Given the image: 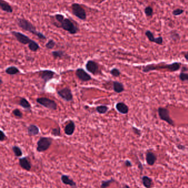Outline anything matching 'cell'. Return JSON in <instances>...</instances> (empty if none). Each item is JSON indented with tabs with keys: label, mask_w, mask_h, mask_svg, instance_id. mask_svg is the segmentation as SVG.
Returning <instances> with one entry per match:
<instances>
[{
	"label": "cell",
	"mask_w": 188,
	"mask_h": 188,
	"mask_svg": "<svg viewBox=\"0 0 188 188\" xmlns=\"http://www.w3.org/2000/svg\"><path fill=\"white\" fill-rule=\"evenodd\" d=\"M76 125L73 121L70 120L68 124H67L64 129L65 133L68 136H71L73 134L75 130Z\"/></svg>",
	"instance_id": "9a60e30c"
},
{
	"label": "cell",
	"mask_w": 188,
	"mask_h": 188,
	"mask_svg": "<svg viewBox=\"0 0 188 188\" xmlns=\"http://www.w3.org/2000/svg\"><path fill=\"white\" fill-rule=\"evenodd\" d=\"M28 48L33 52H36L38 50L40 49V48L39 44L36 42L35 41L32 40V41L28 45Z\"/></svg>",
	"instance_id": "d4e9b609"
},
{
	"label": "cell",
	"mask_w": 188,
	"mask_h": 188,
	"mask_svg": "<svg viewBox=\"0 0 188 188\" xmlns=\"http://www.w3.org/2000/svg\"><path fill=\"white\" fill-rule=\"evenodd\" d=\"M170 37L173 41H176L180 40V36L179 34L176 30H172L170 32Z\"/></svg>",
	"instance_id": "f546056e"
},
{
	"label": "cell",
	"mask_w": 188,
	"mask_h": 188,
	"mask_svg": "<svg viewBox=\"0 0 188 188\" xmlns=\"http://www.w3.org/2000/svg\"><path fill=\"white\" fill-rule=\"evenodd\" d=\"M125 165L127 167H131L132 166V164L130 161L126 160L125 162Z\"/></svg>",
	"instance_id": "60d3db41"
},
{
	"label": "cell",
	"mask_w": 188,
	"mask_h": 188,
	"mask_svg": "<svg viewBox=\"0 0 188 188\" xmlns=\"http://www.w3.org/2000/svg\"><path fill=\"white\" fill-rule=\"evenodd\" d=\"M12 151L15 154V156L17 157H20L23 155V152L21 150V148L18 146H12Z\"/></svg>",
	"instance_id": "4316f807"
},
{
	"label": "cell",
	"mask_w": 188,
	"mask_h": 188,
	"mask_svg": "<svg viewBox=\"0 0 188 188\" xmlns=\"http://www.w3.org/2000/svg\"><path fill=\"white\" fill-rule=\"evenodd\" d=\"M18 104L21 107H22L23 108H24L25 109L27 110H30V109L32 108V106L30 104V103L29 102L28 100L26 99H25L24 97H22L20 98V101L18 102Z\"/></svg>",
	"instance_id": "44dd1931"
},
{
	"label": "cell",
	"mask_w": 188,
	"mask_h": 188,
	"mask_svg": "<svg viewBox=\"0 0 188 188\" xmlns=\"http://www.w3.org/2000/svg\"><path fill=\"white\" fill-rule=\"evenodd\" d=\"M144 13L147 18H151L153 16V8L148 6L144 8Z\"/></svg>",
	"instance_id": "83f0119b"
},
{
	"label": "cell",
	"mask_w": 188,
	"mask_h": 188,
	"mask_svg": "<svg viewBox=\"0 0 188 188\" xmlns=\"http://www.w3.org/2000/svg\"><path fill=\"white\" fill-rule=\"evenodd\" d=\"M52 56L53 57L56 59V58H62L66 56V53L64 51L62 50H58V51H54L52 52Z\"/></svg>",
	"instance_id": "cb8c5ba5"
},
{
	"label": "cell",
	"mask_w": 188,
	"mask_h": 188,
	"mask_svg": "<svg viewBox=\"0 0 188 188\" xmlns=\"http://www.w3.org/2000/svg\"><path fill=\"white\" fill-rule=\"evenodd\" d=\"M181 66L180 62H174L172 64H165V65H155L150 64L145 66L143 68L142 71L144 73H148L152 71L158 70V69H167L170 72H176L178 71Z\"/></svg>",
	"instance_id": "7a4b0ae2"
},
{
	"label": "cell",
	"mask_w": 188,
	"mask_h": 188,
	"mask_svg": "<svg viewBox=\"0 0 188 188\" xmlns=\"http://www.w3.org/2000/svg\"><path fill=\"white\" fill-rule=\"evenodd\" d=\"M158 113L161 120H163L169 125L174 126V121L169 115V111L167 108L159 107L158 109Z\"/></svg>",
	"instance_id": "52a82bcc"
},
{
	"label": "cell",
	"mask_w": 188,
	"mask_h": 188,
	"mask_svg": "<svg viewBox=\"0 0 188 188\" xmlns=\"http://www.w3.org/2000/svg\"><path fill=\"white\" fill-rule=\"evenodd\" d=\"M184 10L181 8H176L172 11V14L174 16H179L184 13Z\"/></svg>",
	"instance_id": "d6a6232c"
},
{
	"label": "cell",
	"mask_w": 188,
	"mask_h": 188,
	"mask_svg": "<svg viewBox=\"0 0 188 188\" xmlns=\"http://www.w3.org/2000/svg\"><path fill=\"white\" fill-rule=\"evenodd\" d=\"M116 109L121 114L126 115L129 111L128 107L123 102H119L115 104Z\"/></svg>",
	"instance_id": "5bb4252c"
},
{
	"label": "cell",
	"mask_w": 188,
	"mask_h": 188,
	"mask_svg": "<svg viewBox=\"0 0 188 188\" xmlns=\"http://www.w3.org/2000/svg\"><path fill=\"white\" fill-rule=\"evenodd\" d=\"M76 76L83 82H87L92 80V77L83 68H78L75 72Z\"/></svg>",
	"instance_id": "8fae6325"
},
{
	"label": "cell",
	"mask_w": 188,
	"mask_h": 188,
	"mask_svg": "<svg viewBox=\"0 0 188 188\" xmlns=\"http://www.w3.org/2000/svg\"><path fill=\"white\" fill-rule=\"evenodd\" d=\"M7 136L6 135L4 134V133L3 132V130H1V136H0V141L1 142H3L4 140L7 139Z\"/></svg>",
	"instance_id": "f35d334b"
},
{
	"label": "cell",
	"mask_w": 188,
	"mask_h": 188,
	"mask_svg": "<svg viewBox=\"0 0 188 188\" xmlns=\"http://www.w3.org/2000/svg\"><path fill=\"white\" fill-rule=\"evenodd\" d=\"M52 143V139L50 137H40L37 142L36 151L39 152H43L47 151L50 148Z\"/></svg>",
	"instance_id": "277c9868"
},
{
	"label": "cell",
	"mask_w": 188,
	"mask_h": 188,
	"mask_svg": "<svg viewBox=\"0 0 188 188\" xmlns=\"http://www.w3.org/2000/svg\"><path fill=\"white\" fill-rule=\"evenodd\" d=\"M146 160L147 164L150 166H152L155 164L157 160V157L155 154L152 152H148L146 155Z\"/></svg>",
	"instance_id": "ffe728a7"
},
{
	"label": "cell",
	"mask_w": 188,
	"mask_h": 188,
	"mask_svg": "<svg viewBox=\"0 0 188 188\" xmlns=\"http://www.w3.org/2000/svg\"><path fill=\"white\" fill-rule=\"evenodd\" d=\"M110 73L112 76L114 77H119L121 75V72L118 68H114L110 70Z\"/></svg>",
	"instance_id": "836d02e7"
},
{
	"label": "cell",
	"mask_w": 188,
	"mask_h": 188,
	"mask_svg": "<svg viewBox=\"0 0 188 188\" xmlns=\"http://www.w3.org/2000/svg\"><path fill=\"white\" fill-rule=\"evenodd\" d=\"M108 110H109V107L107 106H105V105H100V106H97L96 107L97 112L100 115H103L106 113L108 112Z\"/></svg>",
	"instance_id": "484cf974"
},
{
	"label": "cell",
	"mask_w": 188,
	"mask_h": 188,
	"mask_svg": "<svg viewBox=\"0 0 188 188\" xmlns=\"http://www.w3.org/2000/svg\"><path fill=\"white\" fill-rule=\"evenodd\" d=\"M115 182V180L114 179H110L108 180H102L101 182L100 188H107L110 185V184Z\"/></svg>",
	"instance_id": "f1b7e54d"
},
{
	"label": "cell",
	"mask_w": 188,
	"mask_h": 188,
	"mask_svg": "<svg viewBox=\"0 0 188 188\" xmlns=\"http://www.w3.org/2000/svg\"><path fill=\"white\" fill-rule=\"evenodd\" d=\"M122 188H130V187L128 185H126V184H124Z\"/></svg>",
	"instance_id": "ee69618b"
},
{
	"label": "cell",
	"mask_w": 188,
	"mask_h": 188,
	"mask_svg": "<svg viewBox=\"0 0 188 188\" xmlns=\"http://www.w3.org/2000/svg\"><path fill=\"white\" fill-rule=\"evenodd\" d=\"M184 57L186 59V60L188 62V51L186 52L185 53H184Z\"/></svg>",
	"instance_id": "7bdbcfd3"
},
{
	"label": "cell",
	"mask_w": 188,
	"mask_h": 188,
	"mask_svg": "<svg viewBox=\"0 0 188 188\" xmlns=\"http://www.w3.org/2000/svg\"><path fill=\"white\" fill-rule=\"evenodd\" d=\"M177 148L179 150H184L185 148V146L183 145H177Z\"/></svg>",
	"instance_id": "b9f144b4"
},
{
	"label": "cell",
	"mask_w": 188,
	"mask_h": 188,
	"mask_svg": "<svg viewBox=\"0 0 188 188\" xmlns=\"http://www.w3.org/2000/svg\"><path fill=\"white\" fill-rule=\"evenodd\" d=\"M55 27L61 28L71 35H75L79 32V28L76 23L68 18L65 17L63 20H61L59 23L56 24Z\"/></svg>",
	"instance_id": "3957f363"
},
{
	"label": "cell",
	"mask_w": 188,
	"mask_h": 188,
	"mask_svg": "<svg viewBox=\"0 0 188 188\" xmlns=\"http://www.w3.org/2000/svg\"><path fill=\"white\" fill-rule=\"evenodd\" d=\"M113 89L114 92L119 94L123 92L125 90L124 85L121 83L117 81H114L113 83Z\"/></svg>",
	"instance_id": "d6986e66"
},
{
	"label": "cell",
	"mask_w": 188,
	"mask_h": 188,
	"mask_svg": "<svg viewBox=\"0 0 188 188\" xmlns=\"http://www.w3.org/2000/svg\"><path fill=\"white\" fill-rule=\"evenodd\" d=\"M155 43L156 44L159 45H162L163 44V39L162 36L157 37L155 39Z\"/></svg>",
	"instance_id": "74e56055"
},
{
	"label": "cell",
	"mask_w": 188,
	"mask_h": 188,
	"mask_svg": "<svg viewBox=\"0 0 188 188\" xmlns=\"http://www.w3.org/2000/svg\"><path fill=\"white\" fill-rule=\"evenodd\" d=\"M71 11L72 14L81 20H86L87 13L84 8L82 5L78 3H73L71 5Z\"/></svg>",
	"instance_id": "5b68a950"
},
{
	"label": "cell",
	"mask_w": 188,
	"mask_h": 188,
	"mask_svg": "<svg viewBox=\"0 0 188 188\" xmlns=\"http://www.w3.org/2000/svg\"><path fill=\"white\" fill-rule=\"evenodd\" d=\"M5 72L8 75L13 76L20 73V71L18 68L15 66H9L6 69Z\"/></svg>",
	"instance_id": "7402d4cb"
},
{
	"label": "cell",
	"mask_w": 188,
	"mask_h": 188,
	"mask_svg": "<svg viewBox=\"0 0 188 188\" xmlns=\"http://www.w3.org/2000/svg\"><path fill=\"white\" fill-rule=\"evenodd\" d=\"M145 35L147 37V39L150 42H155L156 37H155V36L151 31H150V30H146L145 32Z\"/></svg>",
	"instance_id": "4dcf8cb0"
},
{
	"label": "cell",
	"mask_w": 188,
	"mask_h": 188,
	"mask_svg": "<svg viewBox=\"0 0 188 188\" xmlns=\"http://www.w3.org/2000/svg\"><path fill=\"white\" fill-rule=\"evenodd\" d=\"M86 68L88 72L93 75H96L99 69L98 64L95 61L89 60L86 64Z\"/></svg>",
	"instance_id": "7c38bea8"
},
{
	"label": "cell",
	"mask_w": 188,
	"mask_h": 188,
	"mask_svg": "<svg viewBox=\"0 0 188 188\" xmlns=\"http://www.w3.org/2000/svg\"><path fill=\"white\" fill-rule=\"evenodd\" d=\"M16 23L18 26L24 31L28 32L37 36L40 40H46V37L42 32H38L33 24L28 19L23 18H17Z\"/></svg>",
	"instance_id": "6da1fadb"
},
{
	"label": "cell",
	"mask_w": 188,
	"mask_h": 188,
	"mask_svg": "<svg viewBox=\"0 0 188 188\" xmlns=\"http://www.w3.org/2000/svg\"><path fill=\"white\" fill-rule=\"evenodd\" d=\"M179 78L180 80H181L182 81H188V73L181 72L179 76Z\"/></svg>",
	"instance_id": "8d00e7d4"
},
{
	"label": "cell",
	"mask_w": 188,
	"mask_h": 188,
	"mask_svg": "<svg viewBox=\"0 0 188 188\" xmlns=\"http://www.w3.org/2000/svg\"><path fill=\"white\" fill-rule=\"evenodd\" d=\"M61 182L65 185H69L72 188H77L76 182L72 180V179H71L68 175H65V174L62 175L61 177Z\"/></svg>",
	"instance_id": "2e32d148"
},
{
	"label": "cell",
	"mask_w": 188,
	"mask_h": 188,
	"mask_svg": "<svg viewBox=\"0 0 188 188\" xmlns=\"http://www.w3.org/2000/svg\"></svg>",
	"instance_id": "f6af8a7d"
},
{
	"label": "cell",
	"mask_w": 188,
	"mask_h": 188,
	"mask_svg": "<svg viewBox=\"0 0 188 188\" xmlns=\"http://www.w3.org/2000/svg\"><path fill=\"white\" fill-rule=\"evenodd\" d=\"M56 75V73L52 70H43L39 72V76L40 78L43 80L44 85L46 84L50 80L53 79L55 76Z\"/></svg>",
	"instance_id": "ba28073f"
},
{
	"label": "cell",
	"mask_w": 188,
	"mask_h": 188,
	"mask_svg": "<svg viewBox=\"0 0 188 188\" xmlns=\"http://www.w3.org/2000/svg\"><path fill=\"white\" fill-rule=\"evenodd\" d=\"M36 101L37 103L44 107L51 110H56L57 108L56 102L47 97H38L36 99Z\"/></svg>",
	"instance_id": "8992f818"
},
{
	"label": "cell",
	"mask_w": 188,
	"mask_h": 188,
	"mask_svg": "<svg viewBox=\"0 0 188 188\" xmlns=\"http://www.w3.org/2000/svg\"><path fill=\"white\" fill-rule=\"evenodd\" d=\"M57 95L63 100L70 102L73 100V95L71 90L68 88H64L57 91Z\"/></svg>",
	"instance_id": "30bf717a"
},
{
	"label": "cell",
	"mask_w": 188,
	"mask_h": 188,
	"mask_svg": "<svg viewBox=\"0 0 188 188\" xmlns=\"http://www.w3.org/2000/svg\"><path fill=\"white\" fill-rule=\"evenodd\" d=\"M12 113H13V115L15 116L17 118H18V119H21L23 117V113L20 112V110L19 109H18V108L15 109L12 111Z\"/></svg>",
	"instance_id": "e575fe53"
},
{
	"label": "cell",
	"mask_w": 188,
	"mask_h": 188,
	"mask_svg": "<svg viewBox=\"0 0 188 188\" xmlns=\"http://www.w3.org/2000/svg\"><path fill=\"white\" fill-rule=\"evenodd\" d=\"M11 34L13 36H15L16 40L22 44L29 45L32 41L33 40L30 39L28 36L22 32L12 31L11 32Z\"/></svg>",
	"instance_id": "9c48e42d"
},
{
	"label": "cell",
	"mask_w": 188,
	"mask_h": 188,
	"mask_svg": "<svg viewBox=\"0 0 188 188\" xmlns=\"http://www.w3.org/2000/svg\"><path fill=\"white\" fill-rule=\"evenodd\" d=\"M142 184L144 185V187L146 188H151L153 185L152 180L147 176H142Z\"/></svg>",
	"instance_id": "603a6c76"
},
{
	"label": "cell",
	"mask_w": 188,
	"mask_h": 188,
	"mask_svg": "<svg viewBox=\"0 0 188 188\" xmlns=\"http://www.w3.org/2000/svg\"><path fill=\"white\" fill-rule=\"evenodd\" d=\"M19 164L24 170L27 171H30L32 168V164L28 160V157H24L19 159Z\"/></svg>",
	"instance_id": "4fadbf2b"
},
{
	"label": "cell",
	"mask_w": 188,
	"mask_h": 188,
	"mask_svg": "<svg viewBox=\"0 0 188 188\" xmlns=\"http://www.w3.org/2000/svg\"><path fill=\"white\" fill-rule=\"evenodd\" d=\"M39 132V129L35 124H30L27 128V133L29 136H36L38 135Z\"/></svg>",
	"instance_id": "ac0fdd59"
},
{
	"label": "cell",
	"mask_w": 188,
	"mask_h": 188,
	"mask_svg": "<svg viewBox=\"0 0 188 188\" xmlns=\"http://www.w3.org/2000/svg\"><path fill=\"white\" fill-rule=\"evenodd\" d=\"M0 7L2 11L7 13H12L13 11L12 6L4 0H0Z\"/></svg>",
	"instance_id": "e0dca14e"
},
{
	"label": "cell",
	"mask_w": 188,
	"mask_h": 188,
	"mask_svg": "<svg viewBox=\"0 0 188 188\" xmlns=\"http://www.w3.org/2000/svg\"><path fill=\"white\" fill-rule=\"evenodd\" d=\"M132 131L134 132V133L136 134L137 135H138V136H141V130H140V129H139L138 128H136V127H132Z\"/></svg>",
	"instance_id": "ab89813d"
},
{
	"label": "cell",
	"mask_w": 188,
	"mask_h": 188,
	"mask_svg": "<svg viewBox=\"0 0 188 188\" xmlns=\"http://www.w3.org/2000/svg\"><path fill=\"white\" fill-rule=\"evenodd\" d=\"M52 134L54 136H61V130L59 127L53 128L52 130Z\"/></svg>",
	"instance_id": "d590c367"
},
{
	"label": "cell",
	"mask_w": 188,
	"mask_h": 188,
	"mask_svg": "<svg viewBox=\"0 0 188 188\" xmlns=\"http://www.w3.org/2000/svg\"><path fill=\"white\" fill-rule=\"evenodd\" d=\"M55 45H56V42H55V41L52 39H50L48 41V42L45 44V47L48 49L52 50L55 48Z\"/></svg>",
	"instance_id": "1f68e13d"
}]
</instances>
